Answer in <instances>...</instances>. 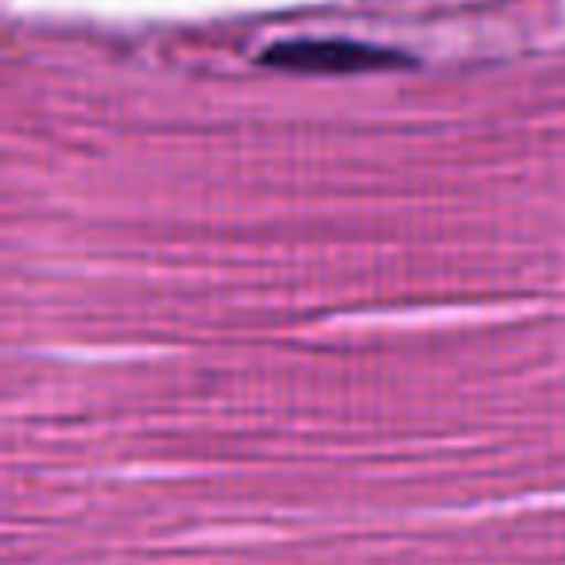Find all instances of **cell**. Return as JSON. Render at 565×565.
Instances as JSON below:
<instances>
[{"label":"cell","mask_w":565,"mask_h":565,"mask_svg":"<svg viewBox=\"0 0 565 565\" xmlns=\"http://www.w3.org/2000/svg\"><path fill=\"white\" fill-rule=\"evenodd\" d=\"M259 63L282 66V71H315V74H338V71H372V66H395L399 55L384 47L353 40H282L264 51Z\"/></svg>","instance_id":"1"}]
</instances>
